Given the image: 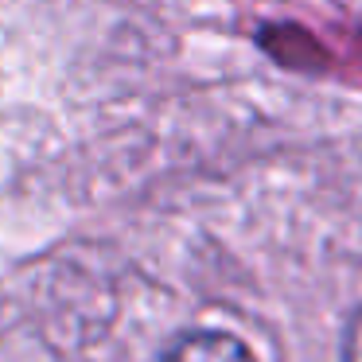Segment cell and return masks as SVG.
Listing matches in <instances>:
<instances>
[{
	"label": "cell",
	"instance_id": "2",
	"mask_svg": "<svg viewBox=\"0 0 362 362\" xmlns=\"http://www.w3.org/2000/svg\"><path fill=\"white\" fill-rule=\"evenodd\" d=\"M343 362H362V312L351 320L343 335Z\"/></svg>",
	"mask_w": 362,
	"mask_h": 362
},
{
	"label": "cell",
	"instance_id": "1",
	"mask_svg": "<svg viewBox=\"0 0 362 362\" xmlns=\"http://www.w3.org/2000/svg\"><path fill=\"white\" fill-rule=\"evenodd\" d=\"M160 362H253V354L226 331H187L160 354Z\"/></svg>",
	"mask_w": 362,
	"mask_h": 362
}]
</instances>
